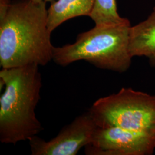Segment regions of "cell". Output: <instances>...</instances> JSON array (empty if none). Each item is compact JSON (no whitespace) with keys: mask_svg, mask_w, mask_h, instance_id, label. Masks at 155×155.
<instances>
[{"mask_svg":"<svg viewBox=\"0 0 155 155\" xmlns=\"http://www.w3.org/2000/svg\"><path fill=\"white\" fill-rule=\"evenodd\" d=\"M46 2L16 0L0 20V65L11 68L45 66L52 61Z\"/></svg>","mask_w":155,"mask_h":155,"instance_id":"6da1fadb","label":"cell"},{"mask_svg":"<svg viewBox=\"0 0 155 155\" xmlns=\"http://www.w3.org/2000/svg\"><path fill=\"white\" fill-rule=\"evenodd\" d=\"M0 141L16 145L29 140L43 129L36 115L42 86L39 66L31 64L0 71Z\"/></svg>","mask_w":155,"mask_h":155,"instance_id":"7a4b0ae2","label":"cell"},{"mask_svg":"<svg viewBox=\"0 0 155 155\" xmlns=\"http://www.w3.org/2000/svg\"><path fill=\"white\" fill-rule=\"evenodd\" d=\"M130 27L127 18L120 22L95 24L79 33L74 43L54 47L52 61L62 67L84 61L100 69L126 72L133 58L129 51Z\"/></svg>","mask_w":155,"mask_h":155,"instance_id":"3957f363","label":"cell"},{"mask_svg":"<svg viewBox=\"0 0 155 155\" xmlns=\"http://www.w3.org/2000/svg\"><path fill=\"white\" fill-rule=\"evenodd\" d=\"M88 111L98 127H121L155 138V95L123 87L97 100Z\"/></svg>","mask_w":155,"mask_h":155,"instance_id":"277c9868","label":"cell"},{"mask_svg":"<svg viewBox=\"0 0 155 155\" xmlns=\"http://www.w3.org/2000/svg\"><path fill=\"white\" fill-rule=\"evenodd\" d=\"M155 138L116 127L96 128L91 142L85 147L89 155H151Z\"/></svg>","mask_w":155,"mask_h":155,"instance_id":"5b68a950","label":"cell"},{"mask_svg":"<svg viewBox=\"0 0 155 155\" xmlns=\"http://www.w3.org/2000/svg\"><path fill=\"white\" fill-rule=\"evenodd\" d=\"M97 127L89 111L63 127L55 137L46 141L37 136L29 140L32 155H76L89 145Z\"/></svg>","mask_w":155,"mask_h":155,"instance_id":"8992f818","label":"cell"},{"mask_svg":"<svg viewBox=\"0 0 155 155\" xmlns=\"http://www.w3.org/2000/svg\"><path fill=\"white\" fill-rule=\"evenodd\" d=\"M129 51L133 58L146 57L150 66L155 67V7L145 20L131 26Z\"/></svg>","mask_w":155,"mask_h":155,"instance_id":"52a82bcc","label":"cell"},{"mask_svg":"<svg viewBox=\"0 0 155 155\" xmlns=\"http://www.w3.org/2000/svg\"><path fill=\"white\" fill-rule=\"evenodd\" d=\"M94 0H54L47 9V26L52 32L63 23L79 16L90 17Z\"/></svg>","mask_w":155,"mask_h":155,"instance_id":"ba28073f","label":"cell"},{"mask_svg":"<svg viewBox=\"0 0 155 155\" xmlns=\"http://www.w3.org/2000/svg\"><path fill=\"white\" fill-rule=\"evenodd\" d=\"M90 17L95 24L120 22L124 18L118 13L116 0H94Z\"/></svg>","mask_w":155,"mask_h":155,"instance_id":"9c48e42d","label":"cell"},{"mask_svg":"<svg viewBox=\"0 0 155 155\" xmlns=\"http://www.w3.org/2000/svg\"><path fill=\"white\" fill-rule=\"evenodd\" d=\"M12 0H0V20L5 16L11 6Z\"/></svg>","mask_w":155,"mask_h":155,"instance_id":"30bf717a","label":"cell"},{"mask_svg":"<svg viewBox=\"0 0 155 155\" xmlns=\"http://www.w3.org/2000/svg\"><path fill=\"white\" fill-rule=\"evenodd\" d=\"M35 2H52L54 0H33Z\"/></svg>","mask_w":155,"mask_h":155,"instance_id":"8fae6325","label":"cell"}]
</instances>
